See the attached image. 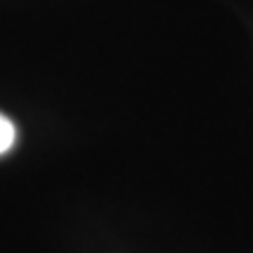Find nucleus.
I'll use <instances>...</instances> for the list:
<instances>
[{
    "instance_id": "1",
    "label": "nucleus",
    "mask_w": 253,
    "mask_h": 253,
    "mask_svg": "<svg viewBox=\"0 0 253 253\" xmlns=\"http://www.w3.org/2000/svg\"><path fill=\"white\" fill-rule=\"evenodd\" d=\"M14 138H17V129H14V125L0 113V155L7 153L9 148L14 145Z\"/></svg>"
}]
</instances>
